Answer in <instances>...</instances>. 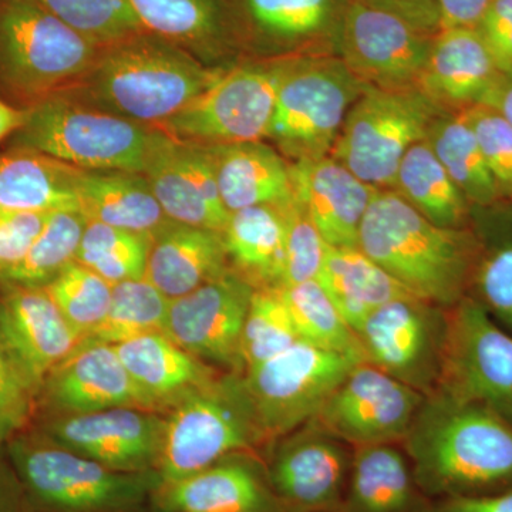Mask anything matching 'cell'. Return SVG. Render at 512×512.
<instances>
[{
    "mask_svg": "<svg viewBox=\"0 0 512 512\" xmlns=\"http://www.w3.org/2000/svg\"><path fill=\"white\" fill-rule=\"evenodd\" d=\"M495 0H437L440 30L477 28Z\"/></svg>",
    "mask_w": 512,
    "mask_h": 512,
    "instance_id": "obj_51",
    "label": "cell"
},
{
    "mask_svg": "<svg viewBox=\"0 0 512 512\" xmlns=\"http://www.w3.org/2000/svg\"><path fill=\"white\" fill-rule=\"evenodd\" d=\"M293 192L326 244L359 248L367 208L379 188L363 183L332 157L289 163Z\"/></svg>",
    "mask_w": 512,
    "mask_h": 512,
    "instance_id": "obj_24",
    "label": "cell"
},
{
    "mask_svg": "<svg viewBox=\"0 0 512 512\" xmlns=\"http://www.w3.org/2000/svg\"><path fill=\"white\" fill-rule=\"evenodd\" d=\"M45 288L64 319L83 340L106 318L113 286L92 269L74 261Z\"/></svg>",
    "mask_w": 512,
    "mask_h": 512,
    "instance_id": "obj_43",
    "label": "cell"
},
{
    "mask_svg": "<svg viewBox=\"0 0 512 512\" xmlns=\"http://www.w3.org/2000/svg\"><path fill=\"white\" fill-rule=\"evenodd\" d=\"M143 174L171 221L224 232L231 214L222 204L208 146L156 128Z\"/></svg>",
    "mask_w": 512,
    "mask_h": 512,
    "instance_id": "obj_19",
    "label": "cell"
},
{
    "mask_svg": "<svg viewBox=\"0 0 512 512\" xmlns=\"http://www.w3.org/2000/svg\"><path fill=\"white\" fill-rule=\"evenodd\" d=\"M279 291L291 312L299 339L365 363L359 336L316 279L284 286Z\"/></svg>",
    "mask_w": 512,
    "mask_h": 512,
    "instance_id": "obj_37",
    "label": "cell"
},
{
    "mask_svg": "<svg viewBox=\"0 0 512 512\" xmlns=\"http://www.w3.org/2000/svg\"><path fill=\"white\" fill-rule=\"evenodd\" d=\"M296 56L234 64L158 128L178 140L204 146L264 140L274 119L279 89Z\"/></svg>",
    "mask_w": 512,
    "mask_h": 512,
    "instance_id": "obj_10",
    "label": "cell"
},
{
    "mask_svg": "<svg viewBox=\"0 0 512 512\" xmlns=\"http://www.w3.org/2000/svg\"><path fill=\"white\" fill-rule=\"evenodd\" d=\"M114 407L154 412L114 345L86 338L47 375L37 396L36 414H86Z\"/></svg>",
    "mask_w": 512,
    "mask_h": 512,
    "instance_id": "obj_20",
    "label": "cell"
},
{
    "mask_svg": "<svg viewBox=\"0 0 512 512\" xmlns=\"http://www.w3.org/2000/svg\"><path fill=\"white\" fill-rule=\"evenodd\" d=\"M36 416V394L0 336V448L29 429Z\"/></svg>",
    "mask_w": 512,
    "mask_h": 512,
    "instance_id": "obj_47",
    "label": "cell"
},
{
    "mask_svg": "<svg viewBox=\"0 0 512 512\" xmlns=\"http://www.w3.org/2000/svg\"><path fill=\"white\" fill-rule=\"evenodd\" d=\"M298 340L301 339L279 288L255 289L242 330L244 370L285 352Z\"/></svg>",
    "mask_w": 512,
    "mask_h": 512,
    "instance_id": "obj_42",
    "label": "cell"
},
{
    "mask_svg": "<svg viewBox=\"0 0 512 512\" xmlns=\"http://www.w3.org/2000/svg\"><path fill=\"white\" fill-rule=\"evenodd\" d=\"M49 215H0V282L28 254Z\"/></svg>",
    "mask_w": 512,
    "mask_h": 512,
    "instance_id": "obj_48",
    "label": "cell"
},
{
    "mask_svg": "<svg viewBox=\"0 0 512 512\" xmlns=\"http://www.w3.org/2000/svg\"><path fill=\"white\" fill-rule=\"evenodd\" d=\"M36 430L47 439L103 466L127 473L157 471L163 416L138 407L86 414L40 416Z\"/></svg>",
    "mask_w": 512,
    "mask_h": 512,
    "instance_id": "obj_18",
    "label": "cell"
},
{
    "mask_svg": "<svg viewBox=\"0 0 512 512\" xmlns=\"http://www.w3.org/2000/svg\"><path fill=\"white\" fill-rule=\"evenodd\" d=\"M426 140L471 207L485 210L504 202L466 110L441 114Z\"/></svg>",
    "mask_w": 512,
    "mask_h": 512,
    "instance_id": "obj_36",
    "label": "cell"
},
{
    "mask_svg": "<svg viewBox=\"0 0 512 512\" xmlns=\"http://www.w3.org/2000/svg\"><path fill=\"white\" fill-rule=\"evenodd\" d=\"M157 471L174 483L237 453L262 457L264 443L241 373L227 372L165 407Z\"/></svg>",
    "mask_w": 512,
    "mask_h": 512,
    "instance_id": "obj_6",
    "label": "cell"
},
{
    "mask_svg": "<svg viewBox=\"0 0 512 512\" xmlns=\"http://www.w3.org/2000/svg\"><path fill=\"white\" fill-rule=\"evenodd\" d=\"M279 210L285 224L284 286L315 281L322 271L329 245L296 198Z\"/></svg>",
    "mask_w": 512,
    "mask_h": 512,
    "instance_id": "obj_45",
    "label": "cell"
},
{
    "mask_svg": "<svg viewBox=\"0 0 512 512\" xmlns=\"http://www.w3.org/2000/svg\"><path fill=\"white\" fill-rule=\"evenodd\" d=\"M447 326L446 308L412 296L377 309L357 336L365 363L427 397L439 387Z\"/></svg>",
    "mask_w": 512,
    "mask_h": 512,
    "instance_id": "obj_13",
    "label": "cell"
},
{
    "mask_svg": "<svg viewBox=\"0 0 512 512\" xmlns=\"http://www.w3.org/2000/svg\"><path fill=\"white\" fill-rule=\"evenodd\" d=\"M366 84L340 57L299 55L276 97L269 140L293 161L328 157Z\"/></svg>",
    "mask_w": 512,
    "mask_h": 512,
    "instance_id": "obj_9",
    "label": "cell"
},
{
    "mask_svg": "<svg viewBox=\"0 0 512 512\" xmlns=\"http://www.w3.org/2000/svg\"><path fill=\"white\" fill-rule=\"evenodd\" d=\"M5 451L30 512H140L163 485L156 470H113L36 429L13 437Z\"/></svg>",
    "mask_w": 512,
    "mask_h": 512,
    "instance_id": "obj_4",
    "label": "cell"
},
{
    "mask_svg": "<svg viewBox=\"0 0 512 512\" xmlns=\"http://www.w3.org/2000/svg\"><path fill=\"white\" fill-rule=\"evenodd\" d=\"M26 119V110L13 106L0 96V143L5 138L12 137Z\"/></svg>",
    "mask_w": 512,
    "mask_h": 512,
    "instance_id": "obj_55",
    "label": "cell"
},
{
    "mask_svg": "<svg viewBox=\"0 0 512 512\" xmlns=\"http://www.w3.org/2000/svg\"><path fill=\"white\" fill-rule=\"evenodd\" d=\"M170 301L146 278L114 285L106 318L89 338L117 345L126 340L163 332Z\"/></svg>",
    "mask_w": 512,
    "mask_h": 512,
    "instance_id": "obj_40",
    "label": "cell"
},
{
    "mask_svg": "<svg viewBox=\"0 0 512 512\" xmlns=\"http://www.w3.org/2000/svg\"><path fill=\"white\" fill-rule=\"evenodd\" d=\"M392 190L439 227H471L473 207L451 180L427 140L414 144L407 151Z\"/></svg>",
    "mask_w": 512,
    "mask_h": 512,
    "instance_id": "obj_35",
    "label": "cell"
},
{
    "mask_svg": "<svg viewBox=\"0 0 512 512\" xmlns=\"http://www.w3.org/2000/svg\"><path fill=\"white\" fill-rule=\"evenodd\" d=\"M222 72L144 30L101 47L89 72L66 92L97 109L158 128L201 96Z\"/></svg>",
    "mask_w": 512,
    "mask_h": 512,
    "instance_id": "obj_2",
    "label": "cell"
},
{
    "mask_svg": "<svg viewBox=\"0 0 512 512\" xmlns=\"http://www.w3.org/2000/svg\"><path fill=\"white\" fill-rule=\"evenodd\" d=\"M427 512H512V491L490 497L431 501Z\"/></svg>",
    "mask_w": 512,
    "mask_h": 512,
    "instance_id": "obj_52",
    "label": "cell"
},
{
    "mask_svg": "<svg viewBox=\"0 0 512 512\" xmlns=\"http://www.w3.org/2000/svg\"><path fill=\"white\" fill-rule=\"evenodd\" d=\"M79 211L101 222L151 238L170 224L143 173L127 170H80L76 178Z\"/></svg>",
    "mask_w": 512,
    "mask_h": 512,
    "instance_id": "obj_30",
    "label": "cell"
},
{
    "mask_svg": "<svg viewBox=\"0 0 512 512\" xmlns=\"http://www.w3.org/2000/svg\"><path fill=\"white\" fill-rule=\"evenodd\" d=\"M316 281L356 333L386 303L414 296L359 248L329 245Z\"/></svg>",
    "mask_w": 512,
    "mask_h": 512,
    "instance_id": "obj_33",
    "label": "cell"
},
{
    "mask_svg": "<svg viewBox=\"0 0 512 512\" xmlns=\"http://www.w3.org/2000/svg\"><path fill=\"white\" fill-rule=\"evenodd\" d=\"M79 168L33 151L0 157V215L79 210Z\"/></svg>",
    "mask_w": 512,
    "mask_h": 512,
    "instance_id": "obj_32",
    "label": "cell"
},
{
    "mask_svg": "<svg viewBox=\"0 0 512 512\" xmlns=\"http://www.w3.org/2000/svg\"><path fill=\"white\" fill-rule=\"evenodd\" d=\"M430 504L402 444L353 447L348 490L339 512H427Z\"/></svg>",
    "mask_w": 512,
    "mask_h": 512,
    "instance_id": "obj_29",
    "label": "cell"
},
{
    "mask_svg": "<svg viewBox=\"0 0 512 512\" xmlns=\"http://www.w3.org/2000/svg\"><path fill=\"white\" fill-rule=\"evenodd\" d=\"M153 504L160 512H285L266 476L264 458L237 453L161 485Z\"/></svg>",
    "mask_w": 512,
    "mask_h": 512,
    "instance_id": "obj_23",
    "label": "cell"
},
{
    "mask_svg": "<svg viewBox=\"0 0 512 512\" xmlns=\"http://www.w3.org/2000/svg\"><path fill=\"white\" fill-rule=\"evenodd\" d=\"M101 47L144 32L130 0H35Z\"/></svg>",
    "mask_w": 512,
    "mask_h": 512,
    "instance_id": "obj_44",
    "label": "cell"
},
{
    "mask_svg": "<svg viewBox=\"0 0 512 512\" xmlns=\"http://www.w3.org/2000/svg\"><path fill=\"white\" fill-rule=\"evenodd\" d=\"M402 446L430 501L512 491V423L483 404L430 394Z\"/></svg>",
    "mask_w": 512,
    "mask_h": 512,
    "instance_id": "obj_1",
    "label": "cell"
},
{
    "mask_svg": "<svg viewBox=\"0 0 512 512\" xmlns=\"http://www.w3.org/2000/svg\"><path fill=\"white\" fill-rule=\"evenodd\" d=\"M114 348L154 412H163L184 393L220 375L217 369L185 352L163 332L138 336L117 343Z\"/></svg>",
    "mask_w": 512,
    "mask_h": 512,
    "instance_id": "obj_31",
    "label": "cell"
},
{
    "mask_svg": "<svg viewBox=\"0 0 512 512\" xmlns=\"http://www.w3.org/2000/svg\"><path fill=\"white\" fill-rule=\"evenodd\" d=\"M222 237L231 268L255 289L284 286L285 224L279 207L256 205L232 212Z\"/></svg>",
    "mask_w": 512,
    "mask_h": 512,
    "instance_id": "obj_34",
    "label": "cell"
},
{
    "mask_svg": "<svg viewBox=\"0 0 512 512\" xmlns=\"http://www.w3.org/2000/svg\"><path fill=\"white\" fill-rule=\"evenodd\" d=\"M352 460L353 447L313 420L264 454L266 476L285 512H339Z\"/></svg>",
    "mask_w": 512,
    "mask_h": 512,
    "instance_id": "obj_14",
    "label": "cell"
},
{
    "mask_svg": "<svg viewBox=\"0 0 512 512\" xmlns=\"http://www.w3.org/2000/svg\"><path fill=\"white\" fill-rule=\"evenodd\" d=\"M150 238L101 222L87 221L76 261L111 286L144 278Z\"/></svg>",
    "mask_w": 512,
    "mask_h": 512,
    "instance_id": "obj_41",
    "label": "cell"
},
{
    "mask_svg": "<svg viewBox=\"0 0 512 512\" xmlns=\"http://www.w3.org/2000/svg\"><path fill=\"white\" fill-rule=\"evenodd\" d=\"M412 23L421 32L436 35L440 30L437 0H362Z\"/></svg>",
    "mask_w": 512,
    "mask_h": 512,
    "instance_id": "obj_50",
    "label": "cell"
},
{
    "mask_svg": "<svg viewBox=\"0 0 512 512\" xmlns=\"http://www.w3.org/2000/svg\"><path fill=\"white\" fill-rule=\"evenodd\" d=\"M247 45L276 56L302 55L303 47H338L349 0H238Z\"/></svg>",
    "mask_w": 512,
    "mask_h": 512,
    "instance_id": "obj_26",
    "label": "cell"
},
{
    "mask_svg": "<svg viewBox=\"0 0 512 512\" xmlns=\"http://www.w3.org/2000/svg\"><path fill=\"white\" fill-rule=\"evenodd\" d=\"M0 512H30L25 491L6 456L5 447L0 448Z\"/></svg>",
    "mask_w": 512,
    "mask_h": 512,
    "instance_id": "obj_53",
    "label": "cell"
},
{
    "mask_svg": "<svg viewBox=\"0 0 512 512\" xmlns=\"http://www.w3.org/2000/svg\"><path fill=\"white\" fill-rule=\"evenodd\" d=\"M100 49L35 0H0V96L19 109L72 89Z\"/></svg>",
    "mask_w": 512,
    "mask_h": 512,
    "instance_id": "obj_5",
    "label": "cell"
},
{
    "mask_svg": "<svg viewBox=\"0 0 512 512\" xmlns=\"http://www.w3.org/2000/svg\"><path fill=\"white\" fill-rule=\"evenodd\" d=\"M86 217L79 210L50 212L28 254L0 284L46 286L76 261Z\"/></svg>",
    "mask_w": 512,
    "mask_h": 512,
    "instance_id": "obj_39",
    "label": "cell"
},
{
    "mask_svg": "<svg viewBox=\"0 0 512 512\" xmlns=\"http://www.w3.org/2000/svg\"><path fill=\"white\" fill-rule=\"evenodd\" d=\"M446 111L419 87L367 86L346 114L329 157L363 183L392 190L407 151L426 140L434 121Z\"/></svg>",
    "mask_w": 512,
    "mask_h": 512,
    "instance_id": "obj_8",
    "label": "cell"
},
{
    "mask_svg": "<svg viewBox=\"0 0 512 512\" xmlns=\"http://www.w3.org/2000/svg\"><path fill=\"white\" fill-rule=\"evenodd\" d=\"M255 288L234 269L168 305L164 333L185 352L242 373L241 339Z\"/></svg>",
    "mask_w": 512,
    "mask_h": 512,
    "instance_id": "obj_17",
    "label": "cell"
},
{
    "mask_svg": "<svg viewBox=\"0 0 512 512\" xmlns=\"http://www.w3.org/2000/svg\"><path fill=\"white\" fill-rule=\"evenodd\" d=\"M26 110L9 151H33L80 170L143 173L156 128L97 109L69 92L46 97Z\"/></svg>",
    "mask_w": 512,
    "mask_h": 512,
    "instance_id": "obj_7",
    "label": "cell"
},
{
    "mask_svg": "<svg viewBox=\"0 0 512 512\" xmlns=\"http://www.w3.org/2000/svg\"><path fill=\"white\" fill-rule=\"evenodd\" d=\"M360 362L298 340L272 359L241 373L264 454L276 440L315 419Z\"/></svg>",
    "mask_w": 512,
    "mask_h": 512,
    "instance_id": "obj_11",
    "label": "cell"
},
{
    "mask_svg": "<svg viewBox=\"0 0 512 512\" xmlns=\"http://www.w3.org/2000/svg\"><path fill=\"white\" fill-rule=\"evenodd\" d=\"M500 76L477 28L441 29L417 87L444 110L460 111L483 104Z\"/></svg>",
    "mask_w": 512,
    "mask_h": 512,
    "instance_id": "obj_25",
    "label": "cell"
},
{
    "mask_svg": "<svg viewBox=\"0 0 512 512\" xmlns=\"http://www.w3.org/2000/svg\"><path fill=\"white\" fill-rule=\"evenodd\" d=\"M231 269L221 232L171 221L150 238L144 278L168 301Z\"/></svg>",
    "mask_w": 512,
    "mask_h": 512,
    "instance_id": "obj_27",
    "label": "cell"
},
{
    "mask_svg": "<svg viewBox=\"0 0 512 512\" xmlns=\"http://www.w3.org/2000/svg\"><path fill=\"white\" fill-rule=\"evenodd\" d=\"M466 111L501 198L512 204V126L485 104Z\"/></svg>",
    "mask_w": 512,
    "mask_h": 512,
    "instance_id": "obj_46",
    "label": "cell"
},
{
    "mask_svg": "<svg viewBox=\"0 0 512 512\" xmlns=\"http://www.w3.org/2000/svg\"><path fill=\"white\" fill-rule=\"evenodd\" d=\"M471 228L478 252L468 296L512 335V220Z\"/></svg>",
    "mask_w": 512,
    "mask_h": 512,
    "instance_id": "obj_38",
    "label": "cell"
},
{
    "mask_svg": "<svg viewBox=\"0 0 512 512\" xmlns=\"http://www.w3.org/2000/svg\"><path fill=\"white\" fill-rule=\"evenodd\" d=\"M0 336L36 402L47 375L82 340L45 286L12 284H0Z\"/></svg>",
    "mask_w": 512,
    "mask_h": 512,
    "instance_id": "obj_22",
    "label": "cell"
},
{
    "mask_svg": "<svg viewBox=\"0 0 512 512\" xmlns=\"http://www.w3.org/2000/svg\"><path fill=\"white\" fill-rule=\"evenodd\" d=\"M446 349L436 392L490 407L512 423V335L471 296L447 309Z\"/></svg>",
    "mask_w": 512,
    "mask_h": 512,
    "instance_id": "obj_12",
    "label": "cell"
},
{
    "mask_svg": "<svg viewBox=\"0 0 512 512\" xmlns=\"http://www.w3.org/2000/svg\"><path fill=\"white\" fill-rule=\"evenodd\" d=\"M483 104L497 110L512 126V69L501 74L493 92Z\"/></svg>",
    "mask_w": 512,
    "mask_h": 512,
    "instance_id": "obj_54",
    "label": "cell"
},
{
    "mask_svg": "<svg viewBox=\"0 0 512 512\" xmlns=\"http://www.w3.org/2000/svg\"><path fill=\"white\" fill-rule=\"evenodd\" d=\"M434 35L362 0H349L340 26V59L356 79L380 89L419 86Z\"/></svg>",
    "mask_w": 512,
    "mask_h": 512,
    "instance_id": "obj_15",
    "label": "cell"
},
{
    "mask_svg": "<svg viewBox=\"0 0 512 512\" xmlns=\"http://www.w3.org/2000/svg\"><path fill=\"white\" fill-rule=\"evenodd\" d=\"M222 204L229 214L256 205L284 207L295 200L289 163L264 141L208 146Z\"/></svg>",
    "mask_w": 512,
    "mask_h": 512,
    "instance_id": "obj_28",
    "label": "cell"
},
{
    "mask_svg": "<svg viewBox=\"0 0 512 512\" xmlns=\"http://www.w3.org/2000/svg\"><path fill=\"white\" fill-rule=\"evenodd\" d=\"M147 32L181 47L210 69L227 70L247 45L238 0H130Z\"/></svg>",
    "mask_w": 512,
    "mask_h": 512,
    "instance_id": "obj_21",
    "label": "cell"
},
{
    "mask_svg": "<svg viewBox=\"0 0 512 512\" xmlns=\"http://www.w3.org/2000/svg\"><path fill=\"white\" fill-rule=\"evenodd\" d=\"M501 74L512 69V0H495L477 26Z\"/></svg>",
    "mask_w": 512,
    "mask_h": 512,
    "instance_id": "obj_49",
    "label": "cell"
},
{
    "mask_svg": "<svg viewBox=\"0 0 512 512\" xmlns=\"http://www.w3.org/2000/svg\"><path fill=\"white\" fill-rule=\"evenodd\" d=\"M359 249L417 298L451 308L470 292L478 241L473 228L427 220L393 190L373 195Z\"/></svg>",
    "mask_w": 512,
    "mask_h": 512,
    "instance_id": "obj_3",
    "label": "cell"
},
{
    "mask_svg": "<svg viewBox=\"0 0 512 512\" xmlns=\"http://www.w3.org/2000/svg\"><path fill=\"white\" fill-rule=\"evenodd\" d=\"M424 400L423 393L359 363L313 421L352 447L402 444Z\"/></svg>",
    "mask_w": 512,
    "mask_h": 512,
    "instance_id": "obj_16",
    "label": "cell"
}]
</instances>
